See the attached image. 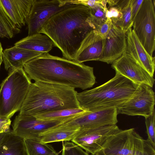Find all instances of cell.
Segmentation results:
<instances>
[{
	"instance_id": "obj_2",
	"label": "cell",
	"mask_w": 155,
	"mask_h": 155,
	"mask_svg": "<svg viewBox=\"0 0 155 155\" xmlns=\"http://www.w3.org/2000/svg\"><path fill=\"white\" fill-rule=\"evenodd\" d=\"M91 12V8L87 6L73 4L51 16L39 33L51 38L61 52L63 58L74 61L82 42L93 30L87 21Z\"/></svg>"
},
{
	"instance_id": "obj_10",
	"label": "cell",
	"mask_w": 155,
	"mask_h": 155,
	"mask_svg": "<svg viewBox=\"0 0 155 155\" xmlns=\"http://www.w3.org/2000/svg\"><path fill=\"white\" fill-rule=\"evenodd\" d=\"M155 95L152 87L145 84H139L135 93L117 109V114L145 117L155 110Z\"/></svg>"
},
{
	"instance_id": "obj_4",
	"label": "cell",
	"mask_w": 155,
	"mask_h": 155,
	"mask_svg": "<svg viewBox=\"0 0 155 155\" xmlns=\"http://www.w3.org/2000/svg\"><path fill=\"white\" fill-rule=\"evenodd\" d=\"M138 85L115 72V76L105 83L77 92V99L80 107L87 111L117 109L133 96Z\"/></svg>"
},
{
	"instance_id": "obj_17",
	"label": "cell",
	"mask_w": 155,
	"mask_h": 155,
	"mask_svg": "<svg viewBox=\"0 0 155 155\" xmlns=\"http://www.w3.org/2000/svg\"><path fill=\"white\" fill-rule=\"evenodd\" d=\"M34 0H0L2 7L19 29L25 26Z\"/></svg>"
},
{
	"instance_id": "obj_27",
	"label": "cell",
	"mask_w": 155,
	"mask_h": 155,
	"mask_svg": "<svg viewBox=\"0 0 155 155\" xmlns=\"http://www.w3.org/2000/svg\"><path fill=\"white\" fill-rule=\"evenodd\" d=\"M123 15L122 20L119 27L126 33L128 30L131 28L133 22L132 20L131 0L122 9Z\"/></svg>"
},
{
	"instance_id": "obj_22",
	"label": "cell",
	"mask_w": 155,
	"mask_h": 155,
	"mask_svg": "<svg viewBox=\"0 0 155 155\" xmlns=\"http://www.w3.org/2000/svg\"><path fill=\"white\" fill-rule=\"evenodd\" d=\"M87 111L81 108H67L41 113L34 117L41 120L64 121Z\"/></svg>"
},
{
	"instance_id": "obj_24",
	"label": "cell",
	"mask_w": 155,
	"mask_h": 155,
	"mask_svg": "<svg viewBox=\"0 0 155 155\" xmlns=\"http://www.w3.org/2000/svg\"><path fill=\"white\" fill-rule=\"evenodd\" d=\"M20 32L0 3V38H11Z\"/></svg>"
},
{
	"instance_id": "obj_21",
	"label": "cell",
	"mask_w": 155,
	"mask_h": 155,
	"mask_svg": "<svg viewBox=\"0 0 155 155\" xmlns=\"http://www.w3.org/2000/svg\"><path fill=\"white\" fill-rule=\"evenodd\" d=\"M0 155H27L24 139L12 132L0 145Z\"/></svg>"
},
{
	"instance_id": "obj_26",
	"label": "cell",
	"mask_w": 155,
	"mask_h": 155,
	"mask_svg": "<svg viewBox=\"0 0 155 155\" xmlns=\"http://www.w3.org/2000/svg\"><path fill=\"white\" fill-rule=\"evenodd\" d=\"M117 0H107L108 6L106 12V17L110 18L113 23L119 27L121 22L123 15L122 8L117 4Z\"/></svg>"
},
{
	"instance_id": "obj_31",
	"label": "cell",
	"mask_w": 155,
	"mask_h": 155,
	"mask_svg": "<svg viewBox=\"0 0 155 155\" xmlns=\"http://www.w3.org/2000/svg\"><path fill=\"white\" fill-rule=\"evenodd\" d=\"M11 122L10 118L0 117V134L11 130L10 128Z\"/></svg>"
},
{
	"instance_id": "obj_23",
	"label": "cell",
	"mask_w": 155,
	"mask_h": 155,
	"mask_svg": "<svg viewBox=\"0 0 155 155\" xmlns=\"http://www.w3.org/2000/svg\"><path fill=\"white\" fill-rule=\"evenodd\" d=\"M27 155H59L53 147L40 140L24 139Z\"/></svg>"
},
{
	"instance_id": "obj_12",
	"label": "cell",
	"mask_w": 155,
	"mask_h": 155,
	"mask_svg": "<svg viewBox=\"0 0 155 155\" xmlns=\"http://www.w3.org/2000/svg\"><path fill=\"white\" fill-rule=\"evenodd\" d=\"M117 110L112 108L86 112L63 121L61 124L80 129L116 124Z\"/></svg>"
},
{
	"instance_id": "obj_20",
	"label": "cell",
	"mask_w": 155,
	"mask_h": 155,
	"mask_svg": "<svg viewBox=\"0 0 155 155\" xmlns=\"http://www.w3.org/2000/svg\"><path fill=\"white\" fill-rule=\"evenodd\" d=\"M61 124L42 134L40 137V141L48 143L71 140L79 129Z\"/></svg>"
},
{
	"instance_id": "obj_11",
	"label": "cell",
	"mask_w": 155,
	"mask_h": 155,
	"mask_svg": "<svg viewBox=\"0 0 155 155\" xmlns=\"http://www.w3.org/2000/svg\"><path fill=\"white\" fill-rule=\"evenodd\" d=\"M63 121L48 120L38 119L35 117L18 114L13 123V133L24 139L40 140V135Z\"/></svg>"
},
{
	"instance_id": "obj_8",
	"label": "cell",
	"mask_w": 155,
	"mask_h": 155,
	"mask_svg": "<svg viewBox=\"0 0 155 155\" xmlns=\"http://www.w3.org/2000/svg\"><path fill=\"white\" fill-rule=\"evenodd\" d=\"M72 5L69 0H34L26 21L28 36L39 33L51 16Z\"/></svg>"
},
{
	"instance_id": "obj_14",
	"label": "cell",
	"mask_w": 155,
	"mask_h": 155,
	"mask_svg": "<svg viewBox=\"0 0 155 155\" xmlns=\"http://www.w3.org/2000/svg\"><path fill=\"white\" fill-rule=\"evenodd\" d=\"M126 33L112 23L105 38L102 57L100 61L112 64L126 52Z\"/></svg>"
},
{
	"instance_id": "obj_28",
	"label": "cell",
	"mask_w": 155,
	"mask_h": 155,
	"mask_svg": "<svg viewBox=\"0 0 155 155\" xmlns=\"http://www.w3.org/2000/svg\"><path fill=\"white\" fill-rule=\"evenodd\" d=\"M145 118L148 136L147 140L155 148V110L151 115Z\"/></svg>"
},
{
	"instance_id": "obj_19",
	"label": "cell",
	"mask_w": 155,
	"mask_h": 155,
	"mask_svg": "<svg viewBox=\"0 0 155 155\" xmlns=\"http://www.w3.org/2000/svg\"><path fill=\"white\" fill-rule=\"evenodd\" d=\"M14 46L33 51L45 53L50 51L55 45L48 36L39 33L28 36L15 43Z\"/></svg>"
},
{
	"instance_id": "obj_9",
	"label": "cell",
	"mask_w": 155,
	"mask_h": 155,
	"mask_svg": "<svg viewBox=\"0 0 155 155\" xmlns=\"http://www.w3.org/2000/svg\"><path fill=\"white\" fill-rule=\"evenodd\" d=\"M120 129L116 124L80 129L71 141L87 153L95 155L109 137Z\"/></svg>"
},
{
	"instance_id": "obj_13",
	"label": "cell",
	"mask_w": 155,
	"mask_h": 155,
	"mask_svg": "<svg viewBox=\"0 0 155 155\" xmlns=\"http://www.w3.org/2000/svg\"><path fill=\"white\" fill-rule=\"evenodd\" d=\"M117 72L137 84H145L152 88L153 77L132 59L125 52L111 64Z\"/></svg>"
},
{
	"instance_id": "obj_1",
	"label": "cell",
	"mask_w": 155,
	"mask_h": 155,
	"mask_svg": "<svg viewBox=\"0 0 155 155\" xmlns=\"http://www.w3.org/2000/svg\"><path fill=\"white\" fill-rule=\"evenodd\" d=\"M23 69L31 80L85 90L96 83L93 68L44 53L29 61Z\"/></svg>"
},
{
	"instance_id": "obj_18",
	"label": "cell",
	"mask_w": 155,
	"mask_h": 155,
	"mask_svg": "<svg viewBox=\"0 0 155 155\" xmlns=\"http://www.w3.org/2000/svg\"><path fill=\"white\" fill-rule=\"evenodd\" d=\"M43 53L14 46L4 50L2 57L5 69L7 71L23 68L25 63Z\"/></svg>"
},
{
	"instance_id": "obj_7",
	"label": "cell",
	"mask_w": 155,
	"mask_h": 155,
	"mask_svg": "<svg viewBox=\"0 0 155 155\" xmlns=\"http://www.w3.org/2000/svg\"><path fill=\"white\" fill-rule=\"evenodd\" d=\"M155 0H143L132 26L137 37L151 56L155 50Z\"/></svg>"
},
{
	"instance_id": "obj_30",
	"label": "cell",
	"mask_w": 155,
	"mask_h": 155,
	"mask_svg": "<svg viewBox=\"0 0 155 155\" xmlns=\"http://www.w3.org/2000/svg\"><path fill=\"white\" fill-rule=\"evenodd\" d=\"M112 24L111 19L107 18L106 21L95 30L103 38H105L111 29Z\"/></svg>"
},
{
	"instance_id": "obj_3",
	"label": "cell",
	"mask_w": 155,
	"mask_h": 155,
	"mask_svg": "<svg viewBox=\"0 0 155 155\" xmlns=\"http://www.w3.org/2000/svg\"><path fill=\"white\" fill-rule=\"evenodd\" d=\"M75 89L40 81L31 83L19 114L35 116L44 113L80 108Z\"/></svg>"
},
{
	"instance_id": "obj_15",
	"label": "cell",
	"mask_w": 155,
	"mask_h": 155,
	"mask_svg": "<svg viewBox=\"0 0 155 155\" xmlns=\"http://www.w3.org/2000/svg\"><path fill=\"white\" fill-rule=\"evenodd\" d=\"M126 35V52L153 77L155 68V57L150 56L148 53L132 28L128 30Z\"/></svg>"
},
{
	"instance_id": "obj_33",
	"label": "cell",
	"mask_w": 155,
	"mask_h": 155,
	"mask_svg": "<svg viewBox=\"0 0 155 155\" xmlns=\"http://www.w3.org/2000/svg\"><path fill=\"white\" fill-rule=\"evenodd\" d=\"M12 130L9 132L0 134V145L5 140L12 132Z\"/></svg>"
},
{
	"instance_id": "obj_35",
	"label": "cell",
	"mask_w": 155,
	"mask_h": 155,
	"mask_svg": "<svg viewBox=\"0 0 155 155\" xmlns=\"http://www.w3.org/2000/svg\"><path fill=\"white\" fill-rule=\"evenodd\" d=\"M2 56L0 57V67L1 65V64L2 62Z\"/></svg>"
},
{
	"instance_id": "obj_34",
	"label": "cell",
	"mask_w": 155,
	"mask_h": 155,
	"mask_svg": "<svg viewBox=\"0 0 155 155\" xmlns=\"http://www.w3.org/2000/svg\"><path fill=\"white\" fill-rule=\"evenodd\" d=\"M3 49L1 43L0 42V57L2 56L3 52Z\"/></svg>"
},
{
	"instance_id": "obj_16",
	"label": "cell",
	"mask_w": 155,
	"mask_h": 155,
	"mask_svg": "<svg viewBox=\"0 0 155 155\" xmlns=\"http://www.w3.org/2000/svg\"><path fill=\"white\" fill-rule=\"evenodd\" d=\"M105 38L92 30L82 42L76 53L74 61L81 63L85 61H99L102 58Z\"/></svg>"
},
{
	"instance_id": "obj_25",
	"label": "cell",
	"mask_w": 155,
	"mask_h": 155,
	"mask_svg": "<svg viewBox=\"0 0 155 155\" xmlns=\"http://www.w3.org/2000/svg\"><path fill=\"white\" fill-rule=\"evenodd\" d=\"M91 9V15L87 22L93 30H96L106 20L107 7L104 8L101 3Z\"/></svg>"
},
{
	"instance_id": "obj_32",
	"label": "cell",
	"mask_w": 155,
	"mask_h": 155,
	"mask_svg": "<svg viewBox=\"0 0 155 155\" xmlns=\"http://www.w3.org/2000/svg\"><path fill=\"white\" fill-rule=\"evenodd\" d=\"M143 0H131L132 20L133 22Z\"/></svg>"
},
{
	"instance_id": "obj_5",
	"label": "cell",
	"mask_w": 155,
	"mask_h": 155,
	"mask_svg": "<svg viewBox=\"0 0 155 155\" xmlns=\"http://www.w3.org/2000/svg\"><path fill=\"white\" fill-rule=\"evenodd\" d=\"M23 68L10 69L0 84V117L10 118L20 111L31 83Z\"/></svg>"
},
{
	"instance_id": "obj_29",
	"label": "cell",
	"mask_w": 155,
	"mask_h": 155,
	"mask_svg": "<svg viewBox=\"0 0 155 155\" xmlns=\"http://www.w3.org/2000/svg\"><path fill=\"white\" fill-rule=\"evenodd\" d=\"M61 155H91L73 142L65 141Z\"/></svg>"
},
{
	"instance_id": "obj_6",
	"label": "cell",
	"mask_w": 155,
	"mask_h": 155,
	"mask_svg": "<svg viewBox=\"0 0 155 155\" xmlns=\"http://www.w3.org/2000/svg\"><path fill=\"white\" fill-rule=\"evenodd\" d=\"M95 155H155V148L134 128L120 129Z\"/></svg>"
}]
</instances>
